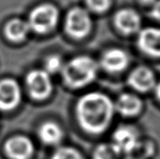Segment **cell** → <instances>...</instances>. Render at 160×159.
I'll return each mask as SVG.
<instances>
[{
    "mask_svg": "<svg viewBox=\"0 0 160 159\" xmlns=\"http://www.w3.org/2000/svg\"><path fill=\"white\" fill-rule=\"evenodd\" d=\"M127 159H142V158H138V157H128Z\"/></svg>",
    "mask_w": 160,
    "mask_h": 159,
    "instance_id": "cell-23",
    "label": "cell"
},
{
    "mask_svg": "<svg viewBox=\"0 0 160 159\" xmlns=\"http://www.w3.org/2000/svg\"><path fill=\"white\" fill-rule=\"evenodd\" d=\"M156 1L157 0H140V2L144 5H154Z\"/></svg>",
    "mask_w": 160,
    "mask_h": 159,
    "instance_id": "cell-21",
    "label": "cell"
},
{
    "mask_svg": "<svg viewBox=\"0 0 160 159\" xmlns=\"http://www.w3.org/2000/svg\"><path fill=\"white\" fill-rule=\"evenodd\" d=\"M156 94H157V97L160 100V82L157 85V88H156Z\"/></svg>",
    "mask_w": 160,
    "mask_h": 159,
    "instance_id": "cell-22",
    "label": "cell"
},
{
    "mask_svg": "<svg viewBox=\"0 0 160 159\" xmlns=\"http://www.w3.org/2000/svg\"><path fill=\"white\" fill-rule=\"evenodd\" d=\"M29 32L30 27L27 21H22L20 19L9 21L5 27L6 36L11 41H22L25 39Z\"/></svg>",
    "mask_w": 160,
    "mask_h": 159,
    "instance_id": "cell-14",
    "label": "cell"
},
{
    "mask_svg": "<svg viewBox=\"0 0 160 159\" xmlns=\"http://www.w3.org/2000/svg\"><path fill=\"white\" fill-rule=\"evenodd\" d=\"M29 95L38 100L45 99L52 92V85L50 75L45 70H33L26 78Z\"/></svg>",
    "mask_w": 160,
    "mask_h": 159,
    "instance_id": "cell-5",
    "label": "cell"
},
{
    "mask_svg": "<svg viewBox=\"0 0 160 159\" xmlns=\"http://www.w3.org/2000/svg\"><path fill=\"white\" fill-rule=\"evenodd\" d=\"M137 132L134 128L125 126L118 127L112 136V145L121 154H132L139 143Z\"/></svg>",
    "mask_w": 160,
    "mask_h": 159,
    "instance_id": "cell-6",
    "label": "cell"
},
{
    "mask_svg": "<svg viewBox=\"0 0 160 159\" xmlns=\"http://www.w3.org/2000/svg\"><path fill=\"white\" fill-rule=\"evenodd\" d=\"M21 100V89L13 80L0 82V110L10 111L16 108Z\"/></svg>",
    "mask_w": 160,
    "mask_h": 159,
    "instance_id": "cell-7",
    "label": "cell"
},
{
    "mask_svg": "<svg viewBox=\"0 0 160 159\" xmlns=\"http://www.w3.org/2000/svg\"><path fill=\"white\" fill-rule=\"evenodd\" d=\"M120 154L111 143H103L98 146L94 152V159H118Z\"/></svg>",
    "mask_w": 160,
    "mask_h": 159,
    "instance_id": "cell-16",
    "label": "cell"
},
{
    "mask_svg": "<svg viewBox=\"0 0 160 159\" xmlns=\"http://www.w3.org/2000/svg\"><path fill=\"white\" fill-rule=\"evenodd\" d=\"M67 33L77 39L85 37L91 31L92 20L88 11L82 7L72 8L67 15L65 22Z\"/></svg>",
    "mask_w": 160,
    "mask_h": 159,
    "instance_id": "cell-4",
    "label": "cell"
},
{
    "mask_svg": "<svg viewBox=\"0 0 160 159\" xmlns=\"http://www.w3.org/2000/svg\"><path fill=\"white\" fill-rule=\"evenodd\" d=\"M138 46L148 55L160 56V28L142 29L138 37Z\"/></svg>",
    "mask_w": 160,
    "mask_h": 159,
    "instance_id": "cell-9",
    "label": "cell"
},
{
    "mask_svg": "<svg viewBox=\"0 0 160 159\" xmlns=\"http://www.w3.org/2000/svg\"><path fill=\"white\" fill-rule=\"evenodd\" d=\"M52 159H83L82 155L75 149L70 147L59 148L52 156Z\"/></svg>",
    "mask_w": 160,
    "mask_h": 159,
    "instance_id": "cell-17",
    "label": "cell"
},
{
    "mask_svg": "<svg viewBox=\"0 0 160 159\" xmlns=\"http://www.w3.org/2000/svg\"><path fill=\"white\" fill-rule=\"evenodd\" d=\"M129 62L127 52L121 49L113 48L108 50L101 57V65L109 72L116 73L124 70Z\"/></svg>",
    "mask_w": 160,
    "mask_h": 159,
    "instance_id": "cell-10",
    "label": "cell"
},
{
    "mask_svg": "<svg viewBox=\"0 0 160 159\" xmlns=\"http://www.w3.org/2000/svg\"><path fill=\"white\" fill-rule=\"evenodd\" d=\"M114 23L122 33L134 34L141 29L142 18L137 11L131 8H124L115 14Z\"/></svg>",
    "mask_w": 160,
    "mask_h": 159,
    "instance_id": "cell-8",
    "label": "cell"
},
{
    "mask_svg": "<svg viewBox=\"0 0 160 159\" xmlns=\"http://www.w3.org/2000/svg\"><path fill=\"white\" fill-rule=\"evenodd\" d=\"M88 7L95 12H104L112 5V0H86Z\"/></svg>",
    "mask_w": 160,
    "mask_h": 159,
    "instance_id": "cell-19",
    "label": "cell"
},
{
    "mask_svg": "<svg viewBox=\"0 0 160 159\" xmlns=\"http://www.w3.org/2000/svg\"><path fill=\"white\" fill-rule=\"evenodd\" d=\"M58 20L57 7L52 4H42L30 12L27 22L30 30L38 34H46L56 26Z\"/></svg>",
    "mask_w": 160,
    "mask_h": 159,
    "instance_id": "cell-3",
    "label": "cell"
},
{
    "mask_svg": "<svg viewBox=\"0 0 160 159\" xmlns=\"http://www.w3.org/2000/svg\"><path fill=\"white\" fill-rule=\"evenodd\" d=\"M5 149L11 159H27L32 156L34 147L29 139L17 136L7 142Z\"/></svg>",
    "mask_w": 160,
    "mask_h": 159,
    "instance_id": "cell-12",
    "label": "cell"
},
{
    "mask_svg": "<svg viewBox=\"0 0 160 159\" xmlns=\"http://www.w3.org/2000/svg\"><path fill=\"white\" fill-rule=\"evenodd\" d=\"M62 72L64 80L68 86L80 88L95 80L98 73V64L93 58L81 55L66 64Z\"/></svg>",
    "mask_w": 160,
    "mask_h": 159,
    "instance_id": "cell-2",
    "label": "cell"
},
{
    "mask_svg": "<svg viewBox=\"0 0 160 159\" xmlns=\"http://www.w3.org/2000/svg\"><path fill=\"white\" fill-rule=\"evenodd\" d=\"M117 111L124 116H133L138 114L142 107V100L132 94H123L116 101Z\"/></svg>",
    "mask_w": 160,
    "mask_h": 159,
    "instance_id": "cell-13",
    "label": "cell"
},
{
    "mask_svg": "<svg viewBox=\"0 0 160 159\" xmlns=\"http://www.w3.org/2000/svg\"><path fill=\"white\" fill-rule=\"evenodd\" d=\"M62 58L58 55H51L47 58L45 62V67L48 73H57L63 69Z\"/></svg>",
    "mask_w": 160,
    "mask_h": 159,
    "instance_id": "cell-18",
    "label": "cell"
},
{
    "mask_svg": "<svg viewBox=\"0 0 160 159\" xmlns=\"http://www.w3.org/2000/svg\"><path fill=\"white\" fill-rule=\"evenodd\" d=\"M114 105L111 98L98 92L89 93L78 101L76 112L81 127L92 134L103 132L113 116Z\"/></svg>",
    "mask_w": 160,
    "mask_h": 159,
    "instance_id": "cell-1",
    "label": "cell"
},
{
    "mask_svg": "<svg viewBox=\"0 0 160 159\" xmlns=\"http://www.w3.org/2000/svg\"><path fill=\"white\" fill-rule=\"evenodd\" d=\"M152 16L160 22V0H157L152 7Z\"/></svg>",
    "mask_w": 160,
    "mask_h": 159,
    "instance_id": "cell-20",
    "label": "cell"
},
{
    "mask_svg": "<svg viewBox=\"0 0 160 159\" xmlns=\"http://www.w3.org/2000/svg\"><path fill=\"white\" fill-rule=\"evenodd\" d=\"M38 135L44 143L49 145H55L61 142L63 132L57 124L53 122H47L40 127Z\"/></svg>",
    "mask_w": 160,
    "mask_h": 159,
    "instance_id": "cell-15",
    "label": "cell"
},
{
    "mask_svg": "<svg viewBox=\"0 0 160 159\" xmlns=\"http://www.w3.org/2000/svg\"><path fill=\"white\" fill-rule=\"evenodd\" d=\"M128 83L137 91L148 92L156 85V78L150 68L146 67H139L130 73Z\"/></svg>",
    "mask_w": 160,
    "mask_h": 159,
    "instance_id": "cell-11",
    "label": "cell"
}]
</instances>
